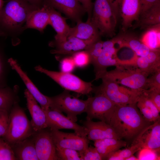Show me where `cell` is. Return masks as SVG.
I'll return each mask as SVG.
<instances>
[{"label":"cell","instance_id":"cell-35","mask_svg":"<svg viewBox=\"0 0 160 160\" xmlns=\"http://www.w3.org/2000/svg\"><path fill=\"white\" fill-rule=\"evenodd\" d=\"M76 67H84L91 63V59L88 52L85 50L80 51L72 55Z\"/></svg>","mask_w":160,"mask_h":160},{"label":"cell","instance_id":"cell-46","mask_svg":"<svg viewBox=\"0 0 160 160\" xmlns=\"http://www.w3.org/2000/svg\"><path fill=\"white\" fill-rule=\"evenodd\" d=\"M31 4L38 8L42 6L43 0H25Z\"/></svg>","mask_w":160,"mask_h":160},{"label":"cell","instance_id":"cell-42","mask_svg":"<svg viewBox=\"0 0 160 160\" xmlns=\"http://www.w3.org/2000/svg\"><path fill=\"white\" fill-rule=\"evenodd\" d=\"M143 91L160 112V92L154 89H143Z\"/></svg>","mask_w":160,"mask_h":160},{"label":"cell","instance_id":"cell-28","mask_svg":"<svg viewBox=\"0 0 160 160\" xmlns=\"http://www.w3.org/2000/svg\"><path fill=\"white\" fill-rule=\"evenodd\" d=\"M116 39L117 45L115 56L118 65H136L138 56L130 48L120 44Z\"/></svg>","mask_w":160,"mask_h":160},{"label":"cell","instance_id":"cell-15","mask_svg":"<svg viewBox=\"0 0 160 160\" xmlns=\"http://www.w3.org/2000/svg\"><path fill=\"white\" fill-rule=\"evenodd\" d=\"M83 124L87 130V137L89 140L95 141L108 138L121 139L112 127L104 121L86 120Z\"/></svg>","mask_w":160,"mask_h":160},{"label":"cell","instance_id":"cell-47","mask_svg":"<svg viewBox=\"0 0 160 160\" xmlns=\"http://www.w3.org/2000/svg\"><path fill=\"white\" fill-rule=\"evenodd\" d=\"M111 4L114 7L118 13V3L119 0H109Z\"/></svg>","mask_w":160,"mask_h":160},{"label":"cell","instance_id":"cell-5","mask_svg":"<svg viewBox=\"0 0 160 160\" xmlns=\"http://www.w3.org/2000/svg\"><path fill=\"white\" fill-rule=\"evenodd\" d=\"M91 20L100 35L112 36L114 33L118 12L109 0H95Z\"/></svg>","mask_w":160,"mask_h":160},{"label":"cell","instance_id":"cell-30","mask_svg":"<svg viewBox=\"0 0 160 160\" xmlns=\"http://www.w3.org/2000/svg\"><path fill=\"white\" fill-rule=\"evenodd\" d=\"M140 16L141 18L139 25L142 27L148 28L160 24V2L153 6Z\"/></svg>","mask_w":160,"mask_h":160},{"label":"cell","instance_id":"cell-19","mask_svg":"<svg viewBox=\"0 0 160 160\" xmlns=\"http://www.w3.org/2000/svg\"><path fill=\"white\" fill-rule=\"evenodd\" d=\"M24 93L27 107L31 117V123L34 131L37 132L48 127L44 111L38 105L37 102L27 89Z\"/></svg>","mask_w":160,"mask_h":160},{"label":"cell","instance_id":"cell-40","mask_svg":"<svg viewBox=\"0 0 160 160\" xmlns=\"http://www.w3.org/2000/svg\"><path fill=\"white\" fill-rule=\"evenodd\" d=\"M9 113L0 110V137H3L6 133L9 124Z\"/></svg>","mask_w":160,"mask_h":160},{"label":"cell","instance_id":"cell-49","mask_svg":"<svg viewBox=\"0 0 160 160\" xmlns=\"http://www.w3.org/2000/svg\"><path fill=\"white\" fill-rule=\"evenodd\" d=\"M4 1L3 0H0V13L4 7Z\"/></svg>","mask_w":160,"mask_h":160},{"label":"cell","instance_id":"cell-34","mask_svg":"<svg viewBox=\"0 0 160 160\" xmlns=\"http://www.w3.org/2000/svg\"><path fill=\"white\" fill-rule=\"evenodd\" d=\"M58 160H81L79 151L71 149L56 147Z\"/></svg>","mask_w":160,"mask_h":160},{"label":"cell","instance_id":"cell-9","mask_svg":"<svg viewBox=\"0 0 160 160\" xmlns=\"http://www.w3.org/2000/svg\"><path fill=\"white\" fill-rule=\"evenodd\" d=\"M93 92L95 95L87 99L86 119H97L109 124L116 105L103 93Z\"/></svg>","mask_w":160,"mask_h":160},{"label":"cell","instance_id":"cell-21","mask_svg":"<svg viewBox=\"0 0 160 160\" xmlns=\"http://www.w3.org/2000/svg\"><path fill=\"white\" fill-rule=\"evenodd\" d=\"M76 22L75 27L71 28L68 37H74L94 42L100 40V35L99 31L91 20H87L85 22L79 20Z\"/></svg>","mask_w":160,"mask_h":160},{"label":"cell","instance_id":"cell-50","mask_svg":"<svg viewBox=\"0 0 160 160\" xmlns=\"http://www.w3.org/2000/svg\"><path fill=\"white\" fill-rule=\"evenodd\" d=\"M6 37V36L4 33L0 30V37Z\"/></svg>","mask_w":160,"mask_h":160},{"label":"cell","instance_id":"cell-43","mask_svg":"<svg viewBox=\"0 0 160 160\" xmlns=\"http://www.w3.org/2000/svg\"><path fill=\"white\" fill-rule=\"evenodd\" d=\"M6 65L4 55L0 47V88L5 85Z\"/></svg>","mask_w":160,"mask_h":160},{"label":"cell","instance_id":"cell-17","mask_svg":"<svg viewBox=\"0 0 160 160\" xmlns=\"http://www.w3.org/2000/svg\"><path fill=\"white\" fill-rule=\"evenodd\" d=\"M43 4L58 9L76 22L80 20L83 14L85 12L78 0H43Z\"/></svg>","mask_w":160,"mask_h":160},{"label":"cell","instance_id":"cell-44","mask_svg":"<svg viewBox=\"0 0 160 160\" xmlns=\"http://www.w3.org/2000/svg\"><path fill=\"white\" fill-rule=\"evenodd\" d=\"M140 0L141 5V12L140 16L145 13L156 4L160 2V0Z\"/></svg>","mask_w":160,"mask_h":160},{"label":"cell","instance_id":"cell-31","mask_svg":"<svg viewBox=\"0 0 160 160\" xmlns=\"http://www.w3.org/2000/svg\"><path fill=\"white\" fill-rule=\"evenodd\" d=\"M160 25L148 28L140 39L150 50L160 49Z\"/></svg>","mask_w":160,"mask_h":160},{"label":"cell","instance_id":"cell-10","mask_svg":"<svg viewBox=\"0 0 160 160\" xmlns=\"http://www.w3.org/2000/svg\"><path fill=\"white\" fill-rule=\"evenodd\" d=\"M33 136L39 160H58L50 128L35 132Z\"/></svg>","mask_w":160,"mask_h":160},{"label":"cell","instance_id":"cell-3","mask_svg":"<svg viewBox=\"0 0 160 160\" xmlns=\"http://www.w3.org/2000/svg\"><path fill=\"white\" fill-rule=\"evenodd\" d=\"M148 76L136 65H119L113 70L95 75V79H109L131 89L141 91L144 89Z\"/></svg>","mask_w":160,"mask_h":160},{"label":"cell","instance_id":"cell-14","mask_svg":"<svg viewBox=\"0 0 160 160\" xmlns=\"http://www.w3.org/2000/svg\"><path fill=\"white\" fill-rule=\"evenodd\" d=\"M104 50L101 54L93 62L95 75L105 71L109 66L118 65L115 53L116 45L114 39L103 41Z\"/></svg>","mask_w":160,"mask_h":160},{"label":"cell","instance_id":"cell-27","mask_svg":"<svg viewBox=\"0 0 160 160\" xmlns=\"http://www.w3.org/2000/svg\"><path fill=\"white\" fill-rule=\"evenodd\" d=\"M94 145L102 157L106 160L110 154L126 147L127 145L125 140L113 138H105L94 141Z\"/></svg>","mask_w":160,"mask_h":160},{"label":"cell","instance_id":"cell-38","mask_svg":"<svg viewBox=\"0 0 160 160\" xmlns=\"http://www.w3.org/2000/svg\"><path fill=\"white\" fill-rule=\"evenodd\" d=\"M151 89L160 92V70L148 77L144 89Z\"/></svg>","mask_w":160,"mask_h":160},{"label":"cell","instance_id":"cell-26","mask_svg":"<svg viewBox=\"0 0 160 160\" xmlns=\"http://www.w3.org/2000/svg\"><path fill=\"white\" fill-rule=\"evenodd\" d=\"M136 105L147 121L152 123L160 119V112L144 93L143 90L138 96Z\"/></svg>","mask_w":160,"mask_h":160},{"label":"cell","instance_id":"cell-48","mask_svg":"<svg viewBox=\"0 0 160 160\" xmlns=\"http://www.w3.org/2000/svg\"><path fill=\"white\" fill-rule=\"evenodd\" d=\"M126 160H138V159L133 155L127 158Z\"/></svg>","mask_w":160,"mask_h":160},{"label":"cell","instance_id":"cell-8","mask_svg":"<svg viewBox=\"0 0 160 160\" xmlns=\"http://www.w3.org/2000/svg\"><path fill=\"white\" fill-rule=\"evenodd\" d=\"M102 82L99 87H93V91L104 94L117 105L136 104L138 96L142 91L131 89L120 86L109 79H102Z\"/></svg>","mask_w":160,"mask_h":160},{"label":"cell","instance_id":"cell-18","mask_svg":"<svg viewBox=\"0 0 160 160\" xmlns=\"http://www.w3.org/2000/svg\"><path fill=\"white\" fill-rule=\"evenodd\" d=\"M8 62L21 79L28 90L40 104L41 108L43 110L49 108V97L44 95L39 91L15 60L10 58Z\"/></svg>","mask_w":160,"mask_h":160},{"label":"cell","instance_id":"cell-29","mask_svg":"<svg viewBox=\"0 0 160 160\" xmlns=\"http://www.w3.org/2000/svg\"><path fill=\"white\" fill-rule=\"evenodd\" d=\"M120 44L129 47L138 57L146 55L150 52V49L137 37L130 35H124L116 37Z\"/></svg>","mask_w":160,"mask_h":160},{"label":"cell","instance_id":"cell-36","mask_svg":"<svg viewBox=\"0 0 160 160\" xmlns=\"http://www.w3.org/2000/svg\"><path fill=\"white\" fill-rule=\"evenodd\" d=\"M16 160L11 145L0 137V160Z\"/></svg>","mask_w":160,"mask_h":160},{"label":"cell","instance_id":"cell-2","mask_svg":"<svg viewBox=\"0 0 160 160\" xmlns=\"http://www.w3.org/2000/svg\"><path fill=\"white\" fill-rule=\"evenodd\" d=\"M38 8L25 0H9L0 13V30L6 36L20 33L30 14Z\"/></svg>","mask_w":160,"mask_h":160},{"label":"cell","instance_id":"cell-20","mask_svg":"<svg viewBox=\"0 0 160 160\" xmlns=\"http://www.w3.org/2000/svg\"><path fill=\"white\" fill-rule=\"evenodd\" d=\"M94 42L74 37H69L65 41L60 43L51 42V46L55 47V49L51 50V52L54 54L72 55L78 52L85 50L89 45Z\"/></svg>","mask_w":160,"mask_h":160},{"label":"cell","instance_id":"cell-25","mask_svg":"<svg viewBox=\"0 0 160 160\" xmlns=\"http://www.w3.org/2000/svg\"><path fill=\"white\" fill-rule=\"evenodd\" d=\"M136 65L149 76L160 70V49L150 50L145 56L138 57Z\"/></svg>","mask_w":160,"mask_h":160},{"label":"cell","instance_id":"cell-7","mask_svg":"<svg viewBox=\"0 0 160 160\" xmlns=\"http://www.w3.org/2000/svg\"><path fill=\"white\" fill-rule=\"evenodd\" d=\"M35 70L48 76L62 87L83 95H87L92 92L93 87L92 83L84 81L71 73L51 71L39 65Z\"/></svg>","mask_w":160,"mask_h":160},{"label":"cell","instance_id":"cell-37","mask_svg":"<svg viewBox=\"0 0 160 160\" xmlns=\"http://www.w3.org/2000/svg\"><path fill=\"white\" fill-rule=\"evenodd\" d=\"M103 42L99 40L89 45L85 50L89 54L91 59V63L95 60L104 50Z\"/></svg>","mask_w":160,"mask_h":160},{"label":"cell","instance_id":"cell-39","mask_svg":"<svg viewBox=\"0 0 160 160\" xmlns=\"http://www.w3.org/2000/svg\"><path fill=\"white\" fill-rule=\"evenodd\" d=\"M81 160H102V157L96 148L90 145L83 151L79 152Z\"/></svg>","mask_w":160,"mask_h":160},{"label":"cell","instance_id":"cell-33","mask_svg":"<svg viewBox=\"0 0 160 160\" xmlns=\"http://www.w3.org/2000/svg\"><path fill=\"white\" fill-rule=\"evenodd\" d=\"M141 148L136 144L130 145L122 150H118L109 155L106 158L107 160H126L129 156L133 155L136 152L140 151Z\"/></svg>","mask_w":160,"mask_h":160},{"label":"cell","instance_id":"cell-12","mask_svg":"<svg viewBox=\"0 0 160 160\" xmlns=\"http://www.w3.org/2000/svg\"><path fill=\"white\" fill-rule=\"evenodd\" d=\"M52 138L56 147L68 148L81 152L89 146V140L74 133L63 132L50 129Z\"/></svg>","mask_w":160,"mask_h":160},{"label":"cell","instance_id":"cell-41","mask_svg":"<svg viewBox=\"0 0 160 160\" xmlns=\"http://www.w3.org/2000/svg\"><path fill=\"white\" fill-rule=\"evenodd\" d=\"M61 71L71 73L75 69L76 66L72 56L65 57L60 62Z\"/></svg>","mask_w":160,"mask_h":160},{"label":"cell","instance_id":"cell-13","mask_svg":"<svg viewBox=\"0 0 160 160\" xmlns=\"http://www.w3.org/2000/svg\"><path fill=\"white\" fill-rule=\"evenodd\" d=\"M131 144L137 145L141 149H149L159 152L160 119L145 127Z\"/></svg>","mask_w":160,"mask_h":160},{"label":"cell","instance_id":"cell-22","mask_svg":"<svg viewBox=\"0 0 160 160\" xmlns=\"http://www.w3.org/2000/svg\"><path fill=\"white\" fill-rule=\"evenodd\" d=\"M48 25H50L49 7L43 4L41 7L31 12L23 28L24 30L33 28L42 32Z\"/></svg>","mask_w":160,"mask_h":160},{"label":"cell","instance_id":"cell-11","mask_svg":"<svg viewBox=\"0 0 160 160\" xmlns=\"http://www.w3.org/2000/svg\"><path fill=\"white\" fill-rule=\"evenodd\" d=\"M44 111L46 116L48 127L57 130L72 129L77 135L82 137H87V130L84 126L79 125L62 113L52 110L50 108Z\"/></svg>","mask_w":160,"mask_h":160},{"label":"cell","instance_id":"cell-32","mask_svg":"<svg viewBox=\"0 0 160 160\" xmlns=\"http://www.w3.org/2000/svg\"><path fill=\"white\" fill-rule=\"evenodd\" d=\"M17 102L15 92L6 87L0 88V110L9 112Z\"/></svg>","mask_w":160,"mask_h":160},{"label":"cell","instance_id":"cell-45","mask_svg":"<svg viewBox=\"0 0 160 160\" xmlns=\"http://www.w3.org/2000/svg\"><path fill=\"white\" fill-rule=\"evenodd\" d=\"M78 1L81 4L85 12H87L88 16L87 20H91L93 6L92 0H78Z\"/></svg>","mask_w":160,"mask_h":160},{"label":"cell","instance_id":"cell-23","mask_svg":"<svg viewBox=\"0 0 160 160\" xmlns=\"http://www.w3.org/2000/svg\"><path fill=\"white\" fill-rule=\"evenodd\" d=\"M49 7L50 25L52 26L56 32V34L55 36V40L52 42L58 43L62 42L67 39L71 27L66 23V18L62 16L54 8Z\"/></svg>","mask_w":160,"mask_h":160},{"label":"cell","instance_id":"cell-16","mask_svg":"<svg viewBox=\"0 0 160 160\" xmlns=\"http://www.w3.org/2000/svg\"><path fill=\"white\" fill-rule=\"evenodd\" d=\"M119 14L122 20L124 30L131 27L133 22L138 21L141 12L140 0H119Z\"/></svg>","mask_w":160,"mask_h":160},{"label":"cell","instance_id":"cell-1","mask_svg":"<svg viewBox=\"0 0 160 160\" xmlns=\"http://www.w3.org/2000/svg\"><path fill=\"white\" fill-rule=\"evenodd\" d=\"M151 123L147 121L136 104L116 105L109 124L121 140L131 144L141 131Z\"/></svg>","mask_w":160,"mask_h":160},{"label":"cell","instance_id":"cell-6","mask_svg":"<svg viewBox=\"0 0 160 160\" xmlns=\"http://www.w3.org/2000/svg\"><path fill=\"white\" fill-rule=\"evenodd\" d=\"M68 91L65 90L58 95L49 97V108L60 113H65L67 117L76 122L77 116L86 112L87 100H83L74 97Z\"/></svg>","mask_w":160,"mask_h":160},{"label":"cell","instance_id":"cell-24","mask_svg":"<svg viewBox=\"0 0 160 160\" xmlns=\"http://www.w3.org/2000/svg\"><path fill=\"white\" fill-rule=\"evenodd\" d=\"M11 146L16 160H39L33 135Z\"/></svg>","mask_w":160,"mask_h":160},{"label":"cell","instance_id":"cell-4","mask_svg":"<svg viewBox=\"0 0 160 160\" xmlns=\"http://www.w3.org/2000/svg\"><path fill=\"white\" fill-rule=\"evenodd\" d=\"M35 132L24 111L17 102L15 103L9 113L7 130L2 138L11 145L31 136Z\"/></svg>","mask_w":160,"mask_h":160}]
</instances>
